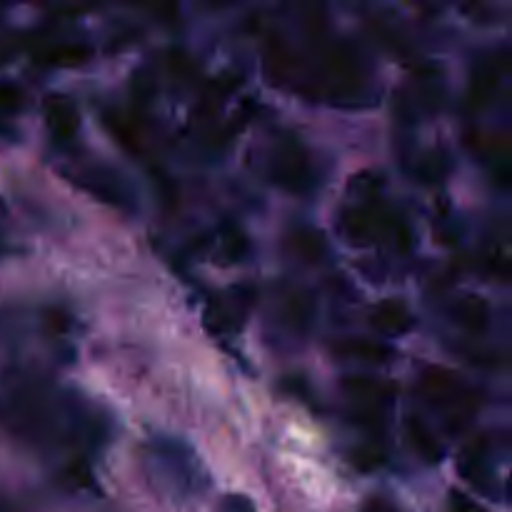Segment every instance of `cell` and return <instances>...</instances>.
I'll list each match as a JSON object with an SVG mask.
<instances>
[{
    "label": "cell",
    "mask_w": 512,
    "mask_h": 512,
    "mask_svg": "<svg viewBox=\"0 0 512 512\" xmlns=\"http://www.w3.org/2000/svg\"><path fill=\"white\" fill-rule=\"evenodd\" d=\"M218 512H258V510H255L253 500L245 498V495H225V498L220 500Z\"/></svg>",
    "instance_id": "obj_22"
},
{
    "label": "cell",
    "mask_w": 512,
    "mask_h": 512,
    "mask_svg": "<svg viewBox=\"0 0 512 512\" xmlns=\"http://www.w3.org/2000/svg\"><path fill=\"white\" fill-rule=\"evenodd\" d=\"M498 83H500V70L495 68V65H483V68L475 70L468 88V108L473 110L485 108V105L493 100Z\"/></svg>",
    "instance_id": "obj_14"
},
{
    "label": "cell",
    "mask_w": 512,
    "mask_h": 512,
    "mask_svg": "<svg viewBox=\"0 0 512 512\" xmlns=\"http://www.w3.org/2000/svg\"><path fill=\"white\" fill-rule=\"evenodd\" d=\"M38 58L43 63L55 65V68H73V65H83L90 58V48L83 43H58L40 50Z\"/></svg>",
    "instance_id": "obj_15"
},
{
    "label": "cell",
    "mask_w": 512,
    "mask_h": 512,
    "mask_svg": "<svg viewBox=\"0 0 512 512\" xmlns=\"http://www.w3.org/2000/svg\"><path fill=\"white\" fill-rule=\"evenodd\" d=\"M455 318H458L460 328L468 330L470 335L485 333L490 328V305L480 295H465L455 305Z\"/></svg>",
    "instance_id": "obj_13"
},
{
    "label": "cell",
    "mask_w": 512,
    "mask_h": 512,
    "mask_svg": "<svg viewBox=\"0 0 512 512\" xmlns=\"http://www.w3.org/2000/svg\"><path fill=\"white\" fill-rule=\"evenodd\" d=\"M290 248L298 258H303L305 263H318L325 255V243L323 235L318 230L310 228H298L293 235H290Z\"/></svg>",
    "instance_id": "obj_16"
},
{
    "label": "cell",
    "mask_w": 512,
    "mask_h": 512,
    "mask_svg": "<svg viewBox=\"0 0 512 512\" xmlns=\"http://www.w3.org/2000/svg\"><path fill=\"white\" fill-rule=\"evenodd\" d=\"M220 245H223V253L230 263H243L250 253L248 235H245L235 223L223 225V230H220Z\"/></svg>",
    "instance_id": "obj_17"
},
{
    "label": "cell",
    "mask_w": 512,
    "mask_h": 512,
    "mask_svg": "<svg viewBox=\"0 0 512 512\" xmlns=\"http://www.w3.org/2000/svg\"><path fill=\"white\" fill-rule=\"evenodd\" d=\"M263 68H265V78H268L270 83L283 85L285 80L293 78L295 73L293 50H290L280 38L268 40L263 53Z\"/></svg>",
    "instance_id": "obj_11"
},
{
    "label": "cell",
    "mask_w": 512,
    "mask_h": 512,
    "mask_svg": "<svg viewBox=\"0 0 512 512\" xmlns=\"http://www.w3.org/2000/svg\"><path fill=\"white\" fill-rule=\"evenodd\" d=\"M70 183H75L80 190L93 195L100 203H108L120 210L133 208V190L128 188L123 175L105 168V165H88L83 170H75L70 175Z\"/></svg>",
    "instance_id": "obj_4"
},
{
    "label": "cell",
    "mask_w": 512,
    "mask_h": 512,
    "mask_svg": "<svg viewBox=\"0 0 512 512\" xmlns=\"http://www.w3.org/2000/svg\"><path fill=\"white\" fill-rule=\"evenodd\" d=\"M148 463L155 483L175 498H193L208 490L210 475L188 443L158 435L148 445Z\"/></svg>",
    "instance_id": "obj_1"
},
{
    "label": "cell",
    "mask_w": 512,
    "mask_h": 512,
    "mask_svg": "<svg viewBox=\"0 0 512 512\" xmlns=\"http://www.w3.org/2000/svg\"><path fill=\"white\" fill-rule=\"evenodd\" d=\"M365 85L363 63L348 43L330 45L320 60V90L333 100H355Z\"/></svg>",
    "instance_id": "obj_2"
},
{
    "label": "cell",
    "mask_w": 512,
    "mask_h": 512,
    "mask_svg": "<svg viewBox=\"0 0 512 512\" xmlns=\"http://www.w3.org/2000/svg\"><path fill=\"white\" fill-rule=\"evenodd\" d=\"M370 323L385 338H398V335L410 333V328L415 325V318L400 300L388 298L375 305L373 313H370Z\"/></svg>",
    "instance_id": "obj_9"
},
{
    "label": "cell",
    "mask_w": 512,
    "mask_h": 512,
    "mask_svg": "<svg viewBox=\"0 0 512 512\" xmlns=\"http://www.w3.org/2000/svg\"><path fill=\"white\" fill-rule=\"evenodd\" d=\"M343 390L360 408L385 410L390 405V400L395 398L393 385L380 378H370V375H348L343 380Z\"/></svg>",
    "instance_id": "obj_7"
},
{
    "label": "cell",
    "mask_w": 512,
    "mask_h": 512,
    "mask_svg": "<svg viewBox=\"0 0 512 512\" xmlns=\"http://www.w3.org/2000/svg\"><path fill=\"white\" fill-rule=\"evenodd\" d=\"M333 353L343 360H358V363H373L383 365L388 363L395 355V350L390 348L383 340H370V338H338L333 343Z\"/></svg>",
    "instance_id": "obj_8"
},
{
    "label": "cell",
    "mask_w": 512,
    "mask_h": 512,
    "mask_svg": "<svg viewBox=\"0 0 512 512\" xmlns=\"http://www.w3.org/2000/svg\"><path fill=\"white\" fill-rule=\"evenodd\" d=\"M405 435H408V443L410 448H413V453L420 455L425 463L438 465L440 460H443V445H440V440L435 438L433 430L425 425L423 418L410 415V418L405 420Z\"/></svg>",
    "instance_id": "obj_10"
},
{
    "label": "cell",
    "mask_w": 512,
    "mask_h": 512,
    "mask_svg": "<svg viewBox=\"0 0 512 512\" xmlns=\"http://www.w3.org/2000/svg\"><path fill=\"white\" fill-rule=\"evenodd\" d=\"M105 125H108L110 133L118 138V143L123 145V148L128 150H138L140 148V135L138 130H135L133 120L125 118V115L120 113H108L105 115Z\"/></svg>",
    "instance_id": "obj_18"
},
{
    "label": "cell",
    "mask_w": 512,
    "mask_h": 512,
    "mask_svg": "<svg viewBox=\"0 0 512 512\" xmlns=\"http://www.w3.org/2000/svg\"><path fill=\"white\" fill-rule=\"evenodd\" d=\"M270 178L275 185L295 195H305L313 190L315 175L310 165V155L295 138H285L275 148L270 160Z\"/></svg>",
    "instance_id": "obj_3"
},
{
    "label": "cell",
    "mask_w": 512,
    "mask_h": 512,
    "mask_svg": "<svg viewBox=\"0 0 512 512\" xmlns=\"http://www.w3.org/2000/svg\"><path fill=\"white\" fill-rule=\"evenodd\" d=\"M45 125L53 135L55 143H70L80 130V113L75 103L65 95H50L45 98Z\"/></svg>",
    "instance_id": "obj_6"
},
{
    "label": "cell",
    "mask_w": 512,
    "mask_h": 512,
    "mask_svg": "<svg viewBox=\"0 0 512 512\" xmlns=\"http://www.w3.org/2000/svg\"><path fill=\"white\" fill-rule=\"evenodd\" d=\"M353 463L363 470H378L380 465L385 463V453L380 448H375V445H370V448H360L358 453H355Z\"/></svg>",
    "instance_id": "obj_20"
},
{
    "label": "cell",
    "mask_w": 512,
    "mask_h": 512,
    "mask_svg": "<svg viewBox=\"0 0 512 512\" xmlns=\"http://www.w3.org/2000/svg\"><path fill=\"white\" fill-rule=\"evenodd\" d=\"M0 512H15L13 503H10V500L5 498V495H0Z\"/></svg>",
    "instance_id": "obj_25"
},
{
    "label": "cell",
    "mask_w": 512,
    "mask_h": 512,
    "mask_svg": "<svg viewBox=\"0 0 512 512\" xmlns=\"http://www.w3.org/2000/svg\"><path fill=\"white\" fill-rule=\"evenodd\" d=\"M283 323L288 325L293 333H308L310 325H313L315 318V303L308 293H300V290H293L288 298L283 300Z\"/></svg>",
    "instance_id": "obj_12"
},
{
    "label": "cell",
    "mask_w": 512,
    "mask_h": 512,
    "mask_svg": "<svg viewBox=\"0 0 512 512\" xmlns=\"http://www.w3.org/2000/svg\"><path fill=\"white\" fill-rule=\"evenodd\" d=\"M23 105V93L15 85L0 83V113H13Z\"/></svg>",
    "instance_id": "obj_21"
},
{
    "label": "cell",
    "mask_w": 512,
    "mask_h": 512,
    "mask_svg": "<svg viewBox=\"0 0 512 512\" xmlns=\"http://www.w3.org/2000/svg\"><path fill=\"white\" fill-rule=\"evenodd\" d=\"M420 395L428 400L435 408L450 410L460 398L465 395L463 385H460V378L448 368H440V365H430L420 373L418 380Z\"/></svg>",
    "instance_id": "obj_5"
},
{
    "label": "cell",
    "mask_w": 512,
    "mask_h": 512,
    "mask_svg": "<svg viewBox=\"0 0 512 512\" xmlns=\"http://www.w3.org/2000/svg\"><path fill=\"white\" fill-rule=\"evenodd\" d=\"M360 512H400V508L395 503H390L388 498H370Z\"/></svg>",
    "instance_id": "obj_24"
},
{
    "label": "cell",
    "mask_w": 512,
    "mask_h": 512,
    "mask_svg": "<svg viewBox=\"0 0 512 512\" xmlns=\"http://www.w3.org/2000/svg\"><path fill=\"white\" fill-rule=\"evenodd\" d=\"M415 173H418L423 183H440L448 175V158L443 153L425 155L418 163V168H415Z\"/></svg>",
    "instance_id": "obj_19"
},
{
    "label": "cell",
    "mask_w": 512,
    "mask_h": 512,
    "mask_svg": "<svg viewBox=\"0 0 512 512\" xmlns=\"http://www.w3.org/2000/svg\"><path fill=\"white\" fill-rule=\"evenodd\" d=\"M448 512H485L475 500H470L468 495L463 493H450Z\"/></svg>",
    "instance_id": "obj_23"
}]
</instances>
